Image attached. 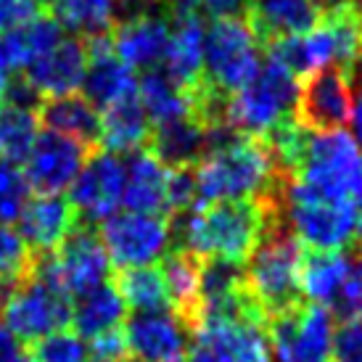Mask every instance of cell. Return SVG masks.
<instances>
[{"mask_svg": "<svg viewBox=\"0 0 362 362\" xmlns=\"http://www.w3.org/2000/svg\"><path fill=\"white\" fill-rule=\"evenodd\" d=\"M172 241L199 259H230L246 264L267 228L264 202L199 204L172 214Z\"/></svg>", "mask_w": 362, "mask_h": 362, "instance_id": "1", "label": "cell"}, {"mask_svg": "<svg viewBox=\"0 0 362 362\" xmlns=\"http://www.w3.org/2000/svg\"><path fill=\"white\" fill-rule=\"evenodd\" d=\"M264 204H267V228L243 267H246V288L252 293L254 304L259 307L264 320H270L275 315L302 304L299 272L307 249L283 225L278 196L267 199Z\"/></svg>", "mask_w": 362, "mask_h": 362, "instance_id": "2", "label": "cell"}, {"mask_svg": "<svg viewBox=\"0 0 362 362\" xmlns=\"http://www.w3.org/2000/svg\"><path fill=\"white\" fill-rule=\"evenodd\" d=\"M196 182L199 204L264 202L278 193L283 175L262 138H238L196 164Z\"/></svg>", "mask_w": 362, "mask_h": 362, "instance_id": "3", "label": "cell"}, {"mask_svg": "<svg viewBox=\"0 0 362 362\" xmlns=\"http://www.w3.org/2000/svg\"><path fill=\"white\" fill-rule=\"evenodd\" d=\"M291 180L315 199L354 206L362 193V148L344 130L310 132Z\"/></svg>", "mask_w": 362, "mask_h": 362, "instance_id": "4", "label": "cell"}, {"mask_svg": "<svg viewBox=\"0 0 362 362\" xmlns=\"http://www.w3.org/2000/svg\"><path fill=\"white\" fill-rule=\"evenodd\" d=\"M259 45L246 13L214 16L204 30V82L225 98L243 90L264 64Z\"/></svg>", "mask_w": 362, "mask_h": 362, "instance_id": "5", "label": "cell"}, {"mask_svg": "<svg viewBox=\"0 0 362 362\" xmlns=\"http://www.w3.org/2000/svg\"><path fill=\"white\" fill-rule=\"evenodd\" d=\"M302 82L275 61H264L243 90L225 98V122L246 138H267L283 122L296 119Z\"/></svg>", "mask_w": 362, "mask_h": 362, "instance_id": "6", "label": "cell"}, {"mask_svg": "<svg viewBox=\"0 0 362 362\" xmlns=\"http://www.w3.org/2000/svg\"><path fill=\"white\" fill-rule=\"evenodd\" d=\"M278 206L283 225L310 252H344L357 241L354 206L315 199L291 177H283Z\"/></svg>", "mask_w": 362, "mask_h": 362, "instance_id": "7", "label": "cell"}, {"mask_svg": "<svg viewBox=\"0 0 362 362\" xmlns=\"http://www.w3.org/2000/svg\"><path fill=\"white\" fill-rule=\"evenodd\" d=\"M109 270V254L90 225H80L53 254H35L32 264V275L51 283L69 299L103 286Z\"/></svg>", "mask_w": 362, "mask_h": 362, "instance_id": "8", "label": "cell"}, {"mask_svg": "<svg viewBox=\"0 0 362 362\" xmlns=\"http://www.w3.org/2000/svg\"><path fill=\"white\" fill-rule=\"evenodd\" d=\"M0 320L21 341H40L71 322V299L37 275H27L0 302Z\"/></svg>", "mask_w": 362, "mask_h": 362, "instance_id": "9", "label": "cell"}, {"mask_svg": "<svg viewBox=\"0 0 362 362\" xmlns=\"http://www.w3.org/2000/svg\"><path fill=\"white\" fill-rule=\"evenodd\" d=\"M98 238L119 270L151 267L170 252L172 225L167 214H141L124 209L101 222Z\"/></svg>", "mask_w": 362, "mask_h": 362, "instance_id": "10", "label": "cell"}, {"mask_svg": "<svg viewBox=\"0 0 362 362\" xmlns=\"http://www.w3.org/2000/svg\"><path fill=\"white\" fill-rule=\"evenodd\" d=\"M188 362H270L264 322L252 317H202L191 328Z\"/></svg>", "mask_w": 362, "mask_h": 362, "instance_id": "11", "label": "cell"}, {"mask_svg": "<svg viewBox=\"0 0 362 362\" xmlns=\"http://www.w3.org/2000/svg\"><path fill=\"white\" fill-rule=\"evenodd\" d=\"M272 357L278 362H331L333 315L320 304H299L267 320Z\"/></svg>", "mask_w": 362, "mask_h": 362, "instance_id": "12", "label": "cell"}, {"mask_svg": "<svg viewBox=\"0 0 362 362\" xmlns=\"http://www.w3.org/2000/svg\"><path fill=\"white\" fill-rule=\"evenodd\" d=\"M93 151L95 148L74 138L42 130L32 153L24 161V177L32 191H37V196H61L77 180V175L88 164Z\"/></svg>", "mask_w": 362, "mask_h": 362, "instance_id": "13", "label": "cell"}, {"mask_svg": "<svg viewBox=\"0 0 362 362\" xmlns=\"http://www.w3.org/2000/svg\"><path fill=\"white\" fill-rule=\"evenodd\" d=\"M124 196V159L95 148L69 188V202L80 220L98 222L117 214Z\"/></svg>", "mask_w": 362, "mask_h": 362, "instance_id": "14", "label": "cell"}, {"mask_svg": "<svg viewBox=\"0 0 362 362\" xmlns=\"http://www.w3.org/2000/svg\"><path fill=\"white\" fill-rule=\"evenodd\" d=\"M352 88L341 69H322L304 77L296 122L312 132L341 130L352 119Z\"/></svg>", "mask_w": 362, "mask_h": 362, "instance_id": "15", "label": "cell"}, {"mask_svg": "<svg viewBox=\"0 0 362 362\" xmlns=\"http://www.w3.org/2000/svg\"><path fill=\"white\" fill-rule=\"evenodd\" d=\"M124 336L132 360L177 362L188 349L191 331L175 312H143L124 322Z\"/></svg>", "mask_w": 362, "mask_h": 362, "instance_id": "16", "label": "cell"}, {"mask_svg": "<svg viewBox=\"0 0 362 362\" xmlns=\"http://www.w3.org/2000/svg\"><path fill=\"white\" fill-rule=\"evenodd\" d=\"M19 233L35 254H53L80 228V214L64 196H35L19 214Z\"/></svg>", "mask_w": 362, "mask_h": 362, "instance_id": "17", "label": "cell"}, {"mask_svg": "<svg viewBox=\"0 0 362 362\" xmlns=\"http://www.w3.org/2000/svg\"><path fill=\"white\" fill-rule=\"evenodd\" d=\"M85 74H88V48L80 37H64L53 51L40 56L24 71L27 82L37 90L40 98L74 95L82 88Z\"/></svg>", "mask_w": 362, "mask_h": 362, "instance_id": "18", "label": "cell"}, {"mask_svg": "<svg viewBox=\"0 0 362 362\" xmlns=\"http://www.w3.org/2000/svg\"><path fill=\"white\" fill-rule=\"evenodd\" d=\"M170 35L172 21H167L159 13H146V16L119 21L111 30V40H114V53L127 66L151 71L156 64L164 61Z\"/></svg>", "mask_w": 362, "mask_h": 362, "instance_id": "19", "label": "cell"}, {"mask_svg": "<svg viewBox=\"0 0 362 362\" xmlns=\"http://www.w3.org/2000/svg\"><path fill=\"white\" fill-rule=\"evenodd\" d=\"M204 21L196 13L175 16L170 45L164 53V74L177 88L196 93L204 82Z\"/></svg>", "mask_w": 362, "mask_h": 362, "instance_id": "20", "label": "cell"}, {"mask_svg": "<svg viewBox=\"0 0 362 362\" xmlns=\"http://www.w3.org/2000/svg\"><path fill=\"white\" fill-rule=\"evenodd\" d=\"M170 170L148 148L130 153L124 161V196L122 206L141 214H167Z\"/></svg>", "mask_w": 362, "mask_h": 362, "instance_id": "21", "label": "cell"}, {"mask_svg": "<svg viewBox=\"0 0 362 362\" xmlns=\"http://www.w3.org/2000/svg\"><path fill=\"white\" fill-rule=\"evenodd\" d=\"M64 40V30L51 13H40L24 27L0 32V74L27 71L35 61Z\"/></svg>", "mask_w": 362, "mask_h": 362, "instance_id": "22", "label": "cell"}, {"mask_svg": "<svg viewBox=\"0 0 362 362\" xmlns=\"http://www.w3.org/2000/svg\"><path fill=\"white\" fill-rule=\"evenodd\" d=\"M243 13L264 45L315 30L322 16L310 0H249Z\"/></svg>", "mask_w": 362, "mask_h": 362, "instance_id": "23", "label": "cell"}, {"mask_svg": "<svg viewBox=\"0 0 362 362\" xmlns=\"http://www.w3.org/2000/svg\"><path fill=\"white\" fill-rule=\"evenodd\" d=\"M159 270L167 286L170 307L191 331L199 322L202 310V259L185 249H175L161 259Z\"/></svg>", "mask_w": 362, "mask_h": 362, "instance_id": "24", "label": "cell"}, {"mask_svg": "<svg viewBox=\"0 0 362 362\" xmlns=\"http://www.w3.org/2000/svg\"><path fill=\"white\" fill-rule=\"evenodd\" d=\"M153 124L143 111L138 95L114 103L101 114V138L98 146L111 153H135L148 148Z\"/></svg>", "mask_w": 362, "mask_h": 362, "instance_id": "25", "label": "cell"}, {"mask_svg": "<svg viewBox=\"0 0 362 362\" xmlns=\"http://www.w3.org/2000/svg\"><path fill=\"white\" fill-rule=\"evenodd\" d=\"M42 127L66 138L85 143L95 148L101 138V114L85 95H61V98H45L37 109Z\"/></svg>", "mask_w": 362, "mask_h": 362, "instance_id": "26", "label": "cell"}, {"mask_svg": "<svg viewBox=\"0 0 362 362\" xmlns=\"http://www.w3.org/2000/svg\"><path fill=\"white\" fill-rule=\"evenodd\" d=\"M82 95L95 109H109L114 103L138 95V77L135 69L127 66L117 53H98L88 56V74L82 82Z\"/></svg>", "mask_w": 362, "mask_h": 362, "instance_id": "27", "label": "cell"}, {"mask_svg": "<svg viewBox=\"0 0 362 362\" xmlns=\"http://www.w3.org/2000/svg\"><path fill=\"white\" fill-rule=\"evenodd\" d=\"M148 151L167 167V170H180V167H196L199 161L209 153L206 146V130L196 117L180 119L153 127Z\"/></svg>", "mask_w": 362, "mask_h": 362, "instance_id": "28", "label": "cell"}, {"mask_svg": "<svg viewBox=\"0 0 362 362\" xmlns=\"http://www.w3.org/2000/svg\"><path fill=\"white\" fill-rule=\"evenodd\" d=\"M138 101L153 127L196 117V95L177 88L161 69L146 71L138 80Z\"/></svg>", "mask_w": 362, "mask_h": 362, "instance_id": "29", "label": "cell"}, {"mask_svg": "<svg viewBox=\"0 0 362 362\" xmlns=\"http://www.w3.org/2000/svg\"><path fill=\"white\" fill-rule=\"evenodd\" d=\"M127 304L119 296L114 283H103L93 291L77 296L71 304V325L77 336H101L106 331H114L124 322Z\"/></svg>", "mask_w": 362, "mask_h": 362, "instance_id": "30", "label": "cell"}, {"mask_svg": "<svg viewBox=\"0 0 362 362\" xmlns=\"http://www.w3.org/2000/svg\"><path fill=\"white\" fill-rule=\"evenodd\" d=\"M346 278V252H304L299 286L310 304L333 310Z\"/></svg>", "mask_w": 362, "mask_h": 362, "instance_id": "31", "label": "cell"}, {"mask_svg": "<svg viewBox=\"0 0 362 362\" xmlns=\"http://www.w3.org/2000/svg\"><path fill=\"white\" fill-rule=\"evenodd\" d=\"M45 6L61 30L82 35V40L117 27V0H45Z\"/></svg>", "mask_w": 362, "mask_h": 362, "instance_id": "32", "label": "cell"}, {"mask_svg": "<svg viewBox=\"0 0 362 362\" xmlns=\"http://www.w3.org/2000/svg\"><path fill=\"white\" fill-rule=\"evenodd\" d=\"M114 286L119 296L124 299L127 310L135 315L143 312H167L170 310V296H167V286L161 278L159 267H130V270H119L114 278Z\"/></svg>", "mask_w": 362, "mask_h": 362, "instance_id": "33", "label": "cell"}, {"mask_svg": "<svg viewBox=\"0 0 362 362\" xmlns=\"http://www.w3.org/2000/svg\"><path fill=\"white\" fill-rule=\"evenodd\" d=\"M37 138H40L37 111L3 106L0 111V159L11 161V164L27 161Z\"/></svg>", "mask_w": 362, "mask_h": 362, "instance_id": "34", "label": "cell"}, {"mask_svg": "<svg viewBox=\"0 0 362 362\" xmlns=\"http://www.w3.org/2000/svg\"><path fill=\"white\" fill-rule=\"evenodd\" d=\"M35 252L21 233L11 225H0V286H13L32 272Z\"/></svg>", "mask_w": 362, "mask_h": 362, "instance_id": "35", "label": "cell"}, {"mask_svg": "<svg viewBox=\"0 0 362 362\" xmlns=\"http://www.w3.org/2000/svg\"><path fill=\"white\" fill-rule=\"evenodd\" d=\"M30 191L24 172L16 164L0 159V225L19 220L21 209L30 202Z\"/></svg>", "mask_w": 362, "mask_h": 362, "instance_id": "36", "label": "cell"}, {"mask_svg": "<svg viewBox=\"0 0 362 362\" xmlns=\"http://www.w3.org/2000/svg\"><path fill=\"white\" fill-rule=\"evenodd\" d=\"M30 362H90L88 360V346L77 333L56 331L40 341L32 344Z\"/></svg>", "mask_w": 362, "mask_h": 362, "instance_id": "37", "label": "cell"}, {"mask_svg": "<svg viewBox=\"0 0 362 362\" xmlns=\"http://www.w3.org/2000/svg\"><path fill=\"white\" fill-rule=\"evenodd\" d=\"M333 310L341 317L362 315V243L357 241L346 249V278Z\"/></svg>", "mask_w": 362, "mask_h": 362, "instance_id": "38", "label": "cell"}, {"mask_svg": "<svg viewBox=\"0 0 362 362\" xmlns=\"http://www.w3.org/2000/svg\"><path fill=\"white\" fill-rule=\"evenodd\" d=\"M333 362H362V315L341 317L333 333Z\"/></svg>", "mask_w": 362, "mask_h": 362, "instance_id": "39", "label": "cell"}, {"mask_svg": "<svg viewBox=\"0 0 362 362\" xmlns=\"http://www.w3.org/2000/svg\"><path fill=\"white\" fill-rule=\"evenodd\" d=\"M88 360L90 362H127L132 360L130 346H127V336L124 328H114L101 336H95L88 346Z\"/></svg>", "mask_w": 362, "mask_h": 362, "instance_id": "40", "label": "cell"}, {"mask_svg": "<svg viewBox=\"0 0 362 362\" xmlns=\"http://www.w3.org/2000/svg\"><path fill=\"white\" fill-rule=\"evenodd\" d=\"M45 0H0V32L30 24L42 13Z\"/></svg>", "mask_w": 362, "mask_h": 362, "instance_id": "41", "label": "cell"}, {"mask_svg": "<svg viewBox=\"0 0 362 362\" xmlns=\"http://www.w3.org/2000/svg\"><path fill=\"white\" fill-rule=\"evenodd\" d=\"M0 362H30V352L16 333L0 320Z\"/></svg>", "mask_w": 362, "mask_h": 362, "instance_id": "42", "label": "cell"}, {"mask_svg": "<svg viewBox=\"0 0 362 362\" xmlns=\"http://www.w3.org/2000/svg\"><path fill=\"white\" fill-rule=\"evenodd\" d=\"M249 0H204V6L214 16H228V13H243Z\"/></svg>", "mask_w": 362, "mask_h": 362, "instance_id": "43", "label": "cell"}, {"mask_svg": "<svg viewBox=\"0 0 362 362\" xmlns=\"http://www.w3.org/2000/svg\"><path fill=\"white\" fill-rule=\"evenodd\" d=\"M161 6L175 13V16H188V13H196V11L204 6V0H159Z\"/></svg>", "mask_w": 362, "mask_h": 362, "instance_id": "44", "label": "cell"}, {"mask_svg": "<svg viewBox=\"0 0 362 362\" xmlns=\"http://www.w3.org/2000/svg\"><path fill=\"white\" fill-rule=\"evenodd\" d=\"M344 74H346V80H349V88L357 93H362V51L354 56V61L344 69Z\"/></svg>", "mask_w": 362, "mask_h": 362, "instance_id": "45", "label": "cell"}, {"mask_svg": "<svg viewBox=\"0 0 362 362\" xmlns=\"http://www.w3.org/2000/svg\"><path fill=\"white\" fill-rule=\"evenodd\" d=\"M352 132H354L352 138L362 148V93H357V98L352 103Z\"/></svg>", "mask_w": 362, "mask_h": 362, "instance_id": "46", "label": "cell"}, {"mask_svg": "<svg viewBox=\"0 0 362 362\" xmlns=\"http://www.w3.org/2000/svg\"><path fill=\"white\" fill-rule=\"evenodd\" d=\"M310 3L317 11H322V13H331V11H339L349 6V0H310Z\"/></svg>", "mask_w": 362, "mask_h": 362, "instance_id": "47", "label": "cell"}, {"mask_svg": "<svg viewBox=\"0 0 362 362\" xmlns=\"http://www.w3.org/2000/svg\"><path fill=\"white\" fill-rule=\"evenodd\" d=\"M354 211H357V243H362V193L357 196V204H354Z\"/></svg>", "mask_w": 362, "mask_h": 362, "instance_id": "48", "label": "cell"}, {"mask_svg": "<svg viewBox=\"0 0 362 362\" xmlns=\"http://www.w3.org/2000/svg\"><path fill=\"white\" fill-rule=\"evenodd\" d=\"M6 88H8V77L0 74V111H3V106H6Z\"/></svg>", "mask_w": 362, "mask_h": 362, "instance_id": "49", "label": "cell"}, {"mask_svg": "<svg viewBox=\"0 0 362 362\" xmlns=\"http://www.w3.org/2000/svg\"><path fill=\"white\" fill-rule=\"evenodd\" d=\"M177 362H180V360H177Z\"/></svg>", "mask_w": 362, "mask_h": 362, "instance_id": "50", "label": "cell"}]
</instances>
